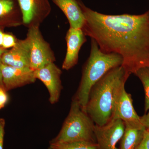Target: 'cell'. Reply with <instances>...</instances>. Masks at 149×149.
Here are the masks:
<instances>
[{"label":"cell","mask_w":149,"mask_h":149,"mask_svg":"<svg viewBox=\"0 0 149 149\" xmlns=\"http://www.w3.org/2000/svg\"><path fill=\"white\" fill-rule=\"evenodd\" d=\"M85 17L82 29L102 52L122 56V66L130 74L149 67V10L139 15L100 13L77 0Z\"/></svg>","instance_id":"1"},{"label":"cell","mask_w":149,"mask_h":149,"mask_svg":"<svg viewBox=\"0 0 149 149\" xmlns=\"http://www.w3.org/2000/svg\"><path fill=\"white\" fill-rule=\"evenodd\" d=\"M125 125L119 149H135L142 141L146 128H136L125 123Z\"/></svg>","instance_id":"15"},{"label":"cell","mask_w":149,"mask_h":149,"mask_svg":"<svg viewBox=\"0 0 149 149\" xmlns=\"http://www.w3.org/2000/svg\"><path fill=\"white\" fill-rule=\"evenodd\" d=\"M36 79L41 80L47 89L49 101L52 104L58 101L63 89L61 76V70L54 63H50L34 70Z\"/></svg>","instance_id":"9"},{"label":"cell","mask_w":149,"mask_h":149,"mask_svg":"<svg viewBox=\"0 0 149 149\" xmlns=\"http://www.w3.org/2000/svg\"><path fill=\"white\" fill-rule=\"evenodd\" d=\"M7 91L3 87H0V109L5 106L8 101Z\"/></svg>","instance_id":"20"},{"label":"cell","mask_w":149,"mask_h":149,"mask_svg":"<svg viewBox=\"0 0 149 149\" xmlns=\"http://www.w3.org/2000/svg\"><path fill=\"white\" fill-rule=\"evenodd\" d=\"M125 83H121L115 93L111 119H120L125 124L136 128L145 127L141 124L140 117L134 109L131 95L125 91Z\"/></svg>","instance_id":"6"},{"label":"cell","mask_w":149,"mask_h":149,"mask_svg":"<svg viewBox=\"0 0 149 149\" xmlns=\"http://www.w3.org/2000/svg\"><path fill=\"white\" fill-rule=\"evenodd\" d=\"M7 50L5 49H3L2 47H0V58H1V56H2L3 54Z\"/></svg>","instance_id":"25"},{"label":"cell","mask_w":149,"mask_h":149,"mask_svg":"<svg viewBox=\"0 0 149 149\" xmlns=\"http://www.w3.org/2000/svg\"><path fill=\"white\" fill-rule=\"evenodd\" d=\"M1 60L3 64L9 66L30 68V52L27 39H17L16 45L3 54Z\"/></svg>","instance_id":"12"},{"label":"cell","mask_w":149,"mask_h":149,"mask_svg":"<svg viewBox=\"0 0 149 149\" xmlns=\"http://www.w3.org/2000/svg\"><path fill=\"white\" fill-rule=\"evenodd\" d=\"M17 40L12 34L4 33L2 47L5 49L13 48L16 45Z\"/></svg>","instance_id":"18"},{"label":"cell","mask_w":149,"mask_h":149,"mask_svg":"<svg viewBox=\"0 0 149 149\" xmlns=\"http://www.w3.org/2000/svg\"><path fill=\"white\" fill-rule=\"evenodd\" d=\"M143 84L145 93V112L149 110V67H145L138 70L135 74Z\"/></svg>","instance_id":"17"},{"label":"cell","mask_w":149,"mask_h":149,"mask_svg":"<svg viewBox=\"0 0 149 149\" xmlns=\"http://www.w3.org/2000/svg\"><path fill=\"white\" fill-rule=\"evenodd\" d=\"M2 63L1 58H0V87H4L3 84V82L2 73L1 66Z\"/></svg>","instance_id":"23"},{"label":"cell","mask_w":149,"mask_h":149,"mask_svg":"<svg viewBox=\"0 0 149 149\" xmlns=\"http://www.w3.org/2000/svg\"><path fill=\"white\" fill-rule=\"evenodd\" d=\"M95 125L78 102L73 99L69 113L61 130L56 137L50 142V145L80 141L96 143L94 133Z\"/></svg>","instance_id":"4"},{"label":"cell","mask_w":149,"mask_h":149,"mask_svg":"<svg viewBox=\"0 0 149 149\" xmlns=\"http://www.w3.org/2000/svg\"><path fill=\"white\" fill-rule=\"evenodd\" d=\"M125 128L124 121L120 119H111L102 126L95 125L94 133L98 149H119L116 146Z\"/></svg>","instance_id":"8"},{"label":"cell","mask_w":149,"mask_h":149,"mask_svg":"<svg viewBox=\"0 0 149 149\" xmlns=\"http://www.w3.org/2000/svg\"><path fill=\"white\" fill-rule=\"evenodd\" d=\"M5 120L3 118H0V149H3L4 136L5 134Z\"/></svg>","instance_id":"21"},{"label":"cell","mask_w":149,"mask_h":149,"mask_svg":"<svg viewBox=\"0 0 149 149\" xmlns=\"http://www.w3.org/2000/svg\"><path fill=\"white\" fill-rule=\"evenodd\" d=\"M130 75L122 65L117 67L110 70L91 88L85 112L95 125L102 126L109 122L116 91Z\"/></svg>","instance_id":"2"},{"label":"cell","mask_w":149,"mask_h":149,"mask_svg":"<svg viewBox=\"0 0 149 149\" xmlns=\"http://www.w3.org/2000/svg\"><path fill=\"white\" fill-rule=\"evenodd\" d=\"M86 36L82 29L70 27L65 36L67 50L63 69L69 70L77 64L80 49L87 41Z\"/></svg>","instance_id":"11"},{"label":"cell","mask_w":149,"mask_h":149,"mask_svg":"<svg viewBox=\"0 0 149 149\" xmlns=\"http://www.w3.org/2000/svg\"><path fill=\"white\" fill-rule=\"evenodd\" d=\"M26 39L30 52V68L40 69L50 63H54L56 58L49 44L43 37L40 26L28 28Z\"/></svg>","instance_id":"5"},{"label":"cell","mask_w":149,"mask_h":149,"mask_svg":"<svg viewBox=\"0 0 149 149\" xmlns=\"http://www.w3.org/2000/svg\"><path fill=\"white\" fill-rule=\"evenodd\" d=\"M22 15L23 25L40 26L51 13L49 0H17Z\"/></svg>","instance_id":"7"},{"label":"cell","mask_w":149,"mask_h":149,"mask_svg":"<svg viewBox=\"0 0 149 149\" xmlns=\"http://www.w3.org/2000/svg\"><path fill=\"white\" fill-rule=\"evenodd\" d=\"M3 35L4 32L2 31V30L0 29V47H2V45Z\"/></svg>","instance_id":"24"},{"label":"cell","mask_w":149,"mask_h":149,"mask_svg":"<svg viewBox=\"0 0 149 149\" xmlns=\"http://www.w3.org/2000/svg\"><path fill=\"white\" fill-rule=\"evenodd\" d=\"M66 16L70 27L82 29L85 17L77 0H52Z\"/></svg>","instance_id":"14"},{"label":"cell","mask_w":149,"mask_h":149,"mask_svg":"<svg viewBox=\"0 0 149 149\" xmlns=\"http://www.w3.org/2000/svg\"><path fill=\"white\" fill-rule=\"evenodd\" d=\"M21 25L22 15L17 0H0V27Z\"/></svg>","instance_id":"13"},{"label":"cell","mask_w":149,"mask_h":149,"mask_svg":"<svg viewBox=\"0 0 149 149\" xmlns=\"http://www.w3.org/2000/svg\"><path fill=\"white\" fill-rule=\"evenodd\" d=\"M123 63L121 56L113 53L103 52L96 41L91 39L90 56L83 65L81 81L73 98L84 111L92 87L110 70L121 66Z\"/></svg>","instance_id":"3"},{"label":"cell","mask_w":149,"mask_h":149,"mask_svg":"<svg viewBox=\"0 0 149 149\" xmlns=\"http://www.w3.org/2000/svg\"><path fill=\"white\" fill-rule=\"evenodd\" d=\"M49 149H98V148L96 143L80 141L50 145Z\"/></svg>","instance_id":"16"},{"label":"cell","mask_w":149,"mask_h":149,"mask_svg":"<svg viewBox=\"0 0 149 149\" xmlns=\"http://www.w3.org/2000/svg\"><path fill=\"white\" fill-rule=\"evenodd\" d=\"M141 124L146 128H149V112L140 117Z\"/></svg>","instance_id":"22"},{"label":"cell","mask_w":149,"mask_h":149,"mask_svg":"<svg viewBox=\"0 0 149 149\" xmlns=\"http://www.w3.org/2000/svg\"><path fill=\"white\" fill-rule=\"evenodd\" d=\"M146 129H149V128H146Z\"/></svg>","instance_id":"26"},{"label":"cell","mask_w":149,"mask_h":149,"mask_svg":"<svg viewBox=\"0 0 149 149\" xmlns=\"http://www.w3.org/2000/svg\"><path fill=\"white\" fill-rule=\"evenodd\" d=\"M3 82L7 91L35 83L34 70L30 68H16L2 64Z\"/></svg>","instance_id":"10"},{"label":"cell","mask_w":149,"mask_h":149,"mask_svg":"<svg viewBox=\"0 0 149 149\" xmlns=\"http://www.w3.org/2000/svg\"><path fill=\"white\" fill-rule=\"evenodd\" d=\"M135 149H149V129H146L142 141Z\"/></svg>","instance_id":"19"}]
</instances>
